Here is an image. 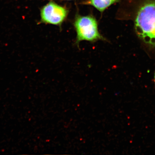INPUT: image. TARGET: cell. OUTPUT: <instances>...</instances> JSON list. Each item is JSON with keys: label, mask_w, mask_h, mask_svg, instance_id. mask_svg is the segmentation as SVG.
I'll list each match as a JSON object with an SVG mask.
<instances>
[{"label": "cell", "mask_w": 155, "mask_h": 155, "mask_svg": "<svg viewBox=\"0 0 155 155\" xmlns=\"http://www.w3.org/2000/svg\"><path fill=\"white\" fill-rule=\"evenodd\" d=\"M137 36L145 43L155 46V0H150L139 9L135 21Z\"/></svg>", "instance_id": "1"}, {"label": "cell", "mask_w": 155, "mask_h": 155, "mask_svg": "<svg viewBox=\"0 0 155 155\" xmlns=\"http://www.w3.org/2000/svg\"><path fill=\"white\" fill-rule=\"evenodd\" d=\"M73 24L77 33L76 44L83 41L94 42L104 40L99 31L97 21L92 15L82 16L77 15Z\"/></svg>", "instance_id": "2"}, {"label": "cell", "mask_w": 155, "mask_h": 155, "mask_svg": "<svg viewBox=\"0 0 155 155\" xmlns=\"http://www.w3.org/2000/svg\"><path fill=\"white\" fill-rule=\"evenodd\" d=\"M68 11L65 7L50 1L40 9L39 24H51L61 27L66 19Z\"/></svg>", "instance_id": "3"}, {"label": "cell", "mask_w": 155, "mask_h": 155, "mask_svg": "<svg viewBox=\"0 0 155 155\" xmlns=\"http://www.w3.org/2000/svg\"><path fill=\"white\" fill-rule=\"evenodd\" d=\"M120 0H88L84 2V4L92 6L102 13L113 4L117 3Z\"/></svg>", "instance_id": "4"}, {"label": "cell", "mask_w": 155, "mask_h": 155, "mask_svg": "<svg viewBox=\"0 0 155 155\" xmlns=\"http://www.w3.org/2000/svg\"></svg>", "instance_id": "5"}, {"label": "cell", "mask_w": 155, "mask_h": 155, "mask_svg": "<svg viewBox=\"0 0 155 155\" xmlns=\"http://www.w3.org/2000/svg\"><path fill=\"white\" fill-rule=\"evenodd\" d=\"M68 1H70V0H68Z\"/></svg>", "instance_id": "6"}]
</instances>
